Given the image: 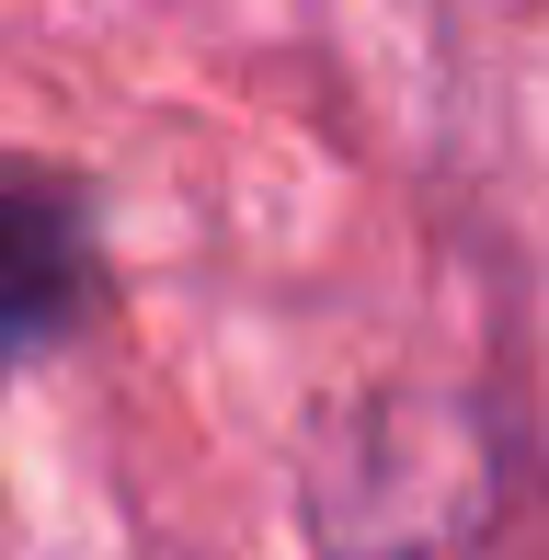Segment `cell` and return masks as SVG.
I'll list each match as a JSON object with an SVG mask.
<instances>
[{
  "label": "cell",
  "instance_id": "6da1fadb",
  "mask_svg": "<svg viewBox=\"0 0 549 560\" xmlns=\"http://www.w3.org/2000/svg\"><path fill=\"white\" fill-rule=\"evenodd\" d=\"M92 287V207L58 172L0 161V354H35L81 320Z\"/></svg>",
  "mask_w": 549,
  "mask_h": 560
}]
</instances>
